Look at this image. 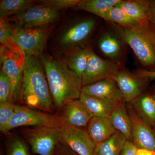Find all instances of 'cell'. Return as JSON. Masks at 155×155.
I'll return each instance as SVG.
<instances>
[{
	"label": "cell",
	"instance_id": "6da1fadb",
	"mask_svg": "<svg viewBox=\"0 0 155 155\" xmlns=\"http://www.w3.org/2000/svg\"><path fill=\"white\" fill-rule=\"evenodd\" d=\"M21 101L28 107L53 114L54 102L46 75L39 58L25 57L23 67Z\"/></svg>",
	"mask_w": 155,
	"mask_h": 155
},
{
	"label": "cell",
	"instance_id": "7a4b0ae2",
	"mask_svg": "<svg viewBox=\"0 0 155 155\" xmlns=\"http://www.w3.org/2000/svg\"><path fill=\"white\" fill-rule=\"evenodd\" d=\"M40 59L46 75L55 107L63 108L68 102L79 99L82 83L66 63L42 54Z\"/></svg>",
	"mask_w": 155,
	"mask_h": 155
},
{
	"label": "cell",
	"instance_id": "3957f363",
	"mask_svg": "<svg viewBox=\"0 0 155 155\" xmlns=\"http://www.w3.org/2000/svg\"><path fill=\"white\" fill-rule=\"evenodd\" d=\"M96 38V46L101 57L112 63L125 67L127 45L124 29L119 25L103 20Z\"/></svg>",
	"mask_w": 155,
	"mask_h": 155
},
{
	"label": "cell",
	"instance_id": "277c9868",
	"mask_svg": "<svg viewBox=\"0 0 155 155\" xmlns=\"http://www.w3.org/2000/svg\"><path fill=\"white\" fill-rule=\"evenodd\" d=\"M128 46L141 66L140 69L155 71V27L151 23L135 30L124 28Z\"/></svg>",
	"mask_w": 155,
	"mask_h": 155
},
{
	"label": "cell",
	"instance_id": "5b68a950",
	"mask_svg": "<svg viewBox=\"0 0 155 155\" xmlns=\"http://www.w3.org/2000/svg\"><path fill=\"white\" fill-rule=\"evenodd\" d=\"M103 19L86 17L75 20L63 31L58 38L59 45L70 52L80 48L88 46L90 39Z\"/></svg>",
	"mask_w": 155,
	"mask_h": 155
},
{
	"label": "cell",
	"instance_id": "8992f818",
	"mask_svg": "<svg viewBox=\"0 0 155 155\" xmlns=\"http://www.w3.org/2000/svg\"><path fill=\"white\" fill-rule=\"evenodd\" d=\"M11 34L25 55L40 58L43 54L51 28L47 27L24 28L11 23Z\"/></svg>",
	"mask_w": 155,
	"mask_h": 155
},
{
	"label": "cell",
	"instance_id": "52a82bcc",
	"mask_svg": "<svg viewBox=\"0 0 155 155\" xmlns=\"http://www.w3.org/2000/svg\"><path fill=\"white\" fill-rule=\"evenodd\" d=\"M62 126L59 116L16 105L14 115L1 132L6 133L21 126L61 127Z\"/></svg>",
	"mask_w": 155,
	"mask_h": 155
},
{
	"label": "cell",
	"instance_id": "ba28073f",
	"mask_svg": "<svg viewBox=\"0 0 155 155\" xmlns=\"http://www.w3.org/2000/svg\"><path fill=\"white\" fill-rule=\"evenodd\" d=\"M25 135L34 154L52 155L61 142V127H34L27 130Z\"/></svg>",
	"mask_w": 155,
	"mask_h": 155
},
{
	"label": "cell",
	"instance_id": "9c48e42d",
	"mask_svg": "<svg viewBox=\"0 0 155 155\" xmlns=\"http://www.w3.org/2000/svg\"><path fill=\"white\" fill-rule=\"evenodd\" d=\"M122 68L102 58L91 47L86 69L81 78L82 86L91 85L104 79H114Z\"/></svg>",
	"mask_w": 155,
	"mask_h": 155
},
{
	"label": "cell",
	"instance_id": "30bf717a",
	"mask_svg": "<svg viewBox=\"0 0 155 155\" xmlns=\"http://www.w3.org/2000/svg\"><path fill=\"white\" fill-rule=\"evenodd\" d=\"M25 59L7 48L1 52L2 70L8 76L14 103L21 101L23 67Z\"/></svg>",
	"mask_w": 155,
	"mask_h": 155
},
{
	"label": "cell",
	"instance_id": "8fae6325",
	"mask_svg": "<svg viewBox=\"0 0 155 155\" xmlns=\"http://www.w3.org/2000/svg\"><path fill=\"white\" fill-rule=\"evenodd\" d=\"M114 80L118 84L124 101L130 103L149 88L154 79L130 72L123 67L115 76Z\"/></svg>",
	"mask_w": 155,
	"mask_h": 155
},
{
	"label": "cell",
	"instance_id": "7c38bea8",
	"mask_svg": "<svg viewBox=\"0 0 155 155\" xmlns=\"http://www.w3.org/2000/svg\"><path fill=\"white\" fill-rule=\"evenodd\" d=\"M59 11L43 5H33L21 14L5 19H10L22 28H39L58 20Z\"/></svg>",
	"mask_w": 155,
	"mask_h": 155
},
{
	"label": "cell",
	"instance_id": "4fadbf2b",
	"mask_svg": "<svg viewBox=\"0 0 155 155\" xmlns=\"http://www.w3.org/2000/svg\"><path fill=\"white\" fill-rule=\"evenodd\" d=\"M126 107L132 125V142L137 149L155 152V131L136 112L130 103Z\"/></svg>",
	"mask_w": 155,
	"mask_h": 155
},
{
	"label": "cell",
	"instance_id": "5bb4252c",
	"mask_svg": "<svg viewBox=\"0 0 155 155\" xmlns=\"http://www.w3.org/2000/svg\"><path fill=\"white\" fill-rule=\"evenodd\" d=\"M61 143L78 155H94L96 145L88 133L80 128L62 126Z\"/></svg>",
	"mask_w": 155,
	"mask_h": 155
},
{
	"label": "cell",
	"instance_id": "9a60e30c",
	"mask_svg": "<svg viewBox=\"0 0 155 155\" xmlns=\"http://www.w3.org/2000/svg\"><path fill=\"white\" fill-rule=\"evenodd\" d=\"M81 93L115 104L125 101L118 84L113 78L100 81L91 85L82 87Z\"/></svg>",
	"mask_w": 155,
	"mask_h": 155
},
{
	"label": "cell",
	"instance_id": "2e32d148",
	"mask_svg": "<svg viewBox=\"0 0 155 155\" xmlns=\"http://www.w3.org/2000/svg\"><path fill=\"white\" fill-rule=\"evenodd\" d=\"M63 108L62 114L59 116L62 126L85 127L92 117L79 99L69 101Z\"/></svg>",
	"mask_w": 155,
	"mask_h": 155
},
{
	"label": "cell",
	"instance_id": "e0dca14e",
	"mask_svg": "<svg viewBox=\"0 0 155 155\" xmlns=\"http://www.w3.org/2000/svg\"><path fill=\"white\" fill-rule=\"evenodd\" d=\"M142 26L150 23V0H120L116 5Z\"/></svg>",
	"mask_w": 155,
	"mask_h": 155
},
{
	"label": "cell",
	"instance_id": "ac0fdd59",
	"mask_svg": "<svg viewBox=\"0 0 155 155\" xmlns=\"http://www.w3.org/2000/svg\"><path fill=\"white\" fill-rule=\"evenodd\" d=\"M140 116L153 129L155 126V100L148 89L130 103Z\"/></svg>",
	"mask_w": 155,
	"mask_h": 155
},
{
	"label": "cell",
	"instance_id": "d6986e66",
	"mask_svg": "<svg viewBox=\"0 0 155 155\" xmlns=\"http://www.w3.org/2000/svg\"><path fill=\"white\" fill-rule=\"evenodd\" d=\"M87 132L96 145L105 141L116 133L109 118H91L87 125Z\"/></svg>",
	"mask_w": 155,
	"mask_h": 155
},
{
	"label": "cell",
	"instance_id": "ffe728a7",
	"mask_svg": "<svg viewBox=\"0 0 155 155\" xmlns=\"http://www.w3.org/2000/svg\"><path fill=\"white\" fill-rule=\"evenodd\" d=\"M125 103L123 101L116 106L108 118L116 131L132 142V125Z\"/></svg>",
	"mask_w": 155,
	"mask_h": 155
},
{
	"label": "cell",
	"instance_id": "44dd1931",
	"mask_svg": "<svg viewBox=\"0 0 155 155\" xmlns=\"http://www.w3.org/2000/svg\"><path fill=\"white\" fill-rule=\"evenodd\" d=\"M79 99L92 117L108 118L116 106L119 105L82 93Z\"/></svg>",
	"mask_w": 155,
	"mask_h": 155
},
{
	"label": "cell",
	"instance_id": "7402d4cb",
	"mask_svg": "<svg viewBox=\"0 0 155 155\" xmlns=\"http://www.w3.org/2000/svg\"><path fill=\"white\" fill-rule=\"evenodd\" d=\"M120 0H80L75 9L86 11L104 20L107 12Z\"/></svg>",
	"mask_w": 155,
	"mask_h": 155
},
{
	"label": "cell",
	"instance_id": "603a6c76",
	"mask_svg": "<svg viewBox=\"0 0 155 155\" xmlns=\"http://www.w3.org/2000/svg\"><path fill=\"white\" fill-rule=\"evenodd\" d=\"M91 47L80 48L72 51L67 57L66 64L81 80L87 66Z\"/></svg>",
	"mask_w": 155,
	"mask_h": 155
},
{
	"label": "cell",
	"instance_id": "cb8c5ba5",
	"mask_svg": "<svg viewBox=\"0 0 155 155\" xmlns=\"http://www.w3.org/2000/svg\"><path fill=\"white\" fill-rule=\"evenodd\" d=\"M127 139L116 131L105 141L96 145L94 155H120Z\"/></svg>",
	"mask_w": 155,
	"mask_h": 155
},
{
	"label": "cell",
	"instance_id": "d4e9b609",
	"mask_svg": "<svg viewBox=\"0 0 155 155\" xmlns=\"http://www.w3.org/2000/svg\"><path fill=\"white\" fill-rule=\"evenodd\" d=\"M104 20L130 30H135L142 26L137 21L116 6L107 12Z\"/></svg>",
	"mask_w": 155,
	"mask_h": 155
},
{
	"label": "cell",
	"instance_id": "484cf974",
	"mask_svg": "<svg viewBox=\"0 0 155 155\" xmlns=\"http://www.w3.org/2000/svg\"><path fill=\"white\" fill-rule=\"evenodd\" d=\"M28 0H2L0 2V17L7 19L21 14L34 5Z\"/></svg>",
	"mask_w": 155,
	"mask_h": 155
},
{
	"label": "cell",
	"instance_id": "4316f807",
	"mask_svg": "<svg viewBox=\"0 0 155 155\" xmlns=\"http://www.w3.org/2000/svg\"><path fill=\"white\" fill-rule=\"evenodd\" d=\"M0 42L1 45L8 49L21 58L25 57L19 46L14 41L11 34V23L5 19L0 20Z\"/></svg>",
	"mask_w": 155,
	"mask_h": 155
},
{
	"label": "cell",
	"instance_id": "83f0119b",
	"mask_svg": "<svg viewBox=\"0 0 155 155\" xmlns=\"http://www.w3.org/2000/svg\"><path fill=\"white\" fill-rule=\"evenodd\" d=\"M6 155H32L26 142L17 136H11L7 142Z\"/></svg>",
	"mask_w": 155,
	"mask_h": 155
},
{
	"label": "cell",
	"instance_id": "f1b7e54d",
	"mask_svg": "<svg viewBox=\"0 0 155 155\" xmlns=\"http://www.w3.org/2000/svg\"><path fill=\"white\" fill-rule=\"evenodd\" d=\"M13 102L11 83L2 70L0 73V104Z\"/></svg>",
	"mask_w": 155,
	"mask_h": 155
},
{
	"label": "cell",
	"instance_id": "f546056e",
	"mask_svg": "<svg viewBox=\"0 0 155 155\" xmlns=\"http://www.w3.org/2000/svg\"><path fill=\"white\" fill-rule=\"evenodd\" d=\"M16 104L13 102L0 104V130L6 127L15 113Z\"/></svg>",
	"mask_w": 155,
	"mask_h": 155
},
{
	"label": "cell",
	"instance_id": "4dcf8cb0",
	"mask_svg": "<svg viewBox=\"0 0 155 155\" xmlns=\"http://www.w3.org/2000/svg\"><path fill=\"white\" fill-rule=\"evenodd\" d=\"M80 0H45L40 1L41 5L50 7L57 11L68 9L75 8Z\"/></svg>",
	"mask_w": 155,
	"mask_h": 155
},
{
	"label": "cell",
	"instance_id": "1f68e13d",
	"mask_svg": "<svg viewBox=\"0 0 155 155\" xmlns=\"http://www.w3.org/2000/svg\"><path fill=\"white\" fill-rule=\"evenodd\" d=\"M137 148L132 141L126 140L120 155H136Z\"/></svg>",
	"mask_w": 155,
	"mask_h": 155
},
{
	"label": "cell",
	"instance_id": "d6a6232c",
	"mask_svg": "<svg viewBox=\"0 0 155 155\" xmlns=\"http://www.w3.org/2000/svg\"><path fill=\"white\" fill-rule=\"evenodd\" d=\"M52 155H78L62 143L56 147Z\"/></svg>",
	"mask_w": 155,
	"mask_h": 155
},
{
	"label": "cell",
	"instance_id": "836d02e7",
	"mask_svg": "<svg viewBox=\"0 0 155 155\" xmlns=\"http://www.w3.org/2000/svg\"><path fill=\"white\" fill-rule=\"evenodd\" d=\"M135 72L139 75L150 77V78H152L154 80L155 79V71L151 72V71H146V70L139 69H137Z\"/></svg>",
	"mask_w": 155,
	"mask_h": 155
},
{
	"label": "cell",
	"instance_id": "e575fe53",
	"mask_svg": "<svg viewBox=\"0 0 155 155\" xmlns=\"http://www.w3.org/2000/svg\"><path fill=\"white\" fill-rule=\"evenodd\" d=\"M151 19L150 23L155 27V0H150Z\"/></svg>",
	"mask_w": 155,
	"mask_h": 155
},
{
	"label": "cell",
	"instance_id": "d590c367",
	"mask_svg": "<svg viewBox=\"0 0 155 155\" xmlns=\"http://www.w3.org/2000/svg\"><path fill=\"white\" fill-rule=\"evenodd\" d=\"M136 155H155V152L148 150L137 149Z\"/></svg>",
	"mask_w": 155,
	"mask_h": 155
},
{
	"label": "cell",
	"instance_id": "8d00e7d4",
	"mask_svg": "<svg viewBox=\"0 0 155 155\" xmlns=\"http://www.w3.org/2000/svg\"><path fill=\"white\" fill-rule=\"evenodd\" d=\"M148 90L151 94H152V95L153 96L155 100V82L153 83L152 84H151L149 88H148ZM154 130L155 131V126Z\"/></svg>",
	"mask_w": 155,
	"mask_h": 155
}]
</instances>
